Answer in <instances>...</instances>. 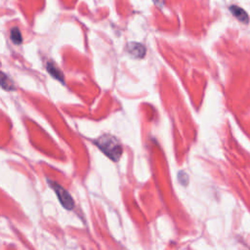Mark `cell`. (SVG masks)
Here are the masks:
<instances>
[{
	"instance_id": "1",
	"label": "cell",
	"mask_w": 250,
	"mask_h": 250,
	"mask_svg": "<svg viewBox=\"0 0 250 250\" xmlns=\"http://www.w3.org/2000/svg\"><path fill=\"white\" fill-rule=\"evenodd\" d=\"M96 145L103 152L113 161H117L122 154V147L112 136H103L96 141Z\"/></svg>"
},
{
	"instance_id": "2",
	"label": "cell",
	"mask_w": 250,
	"mask_h": 250,
	"mask_svg": "<svg viewBox=\"0 0 250 250\" xmlns=\"http://www.w3.org/2000/svg\"><path fill=\"white\" fill-rule=\"evenodd\" d=\"M48 183L51 186V188L54 189V191L56 192L61 204L65 209L71 210L74 206V201H73L72 197L70 196V194L68 193V191L56 182H52L51 180H48Z\"/></svg>"
},
{
	"instance_id": "3",
	"label": "cell",
	"mask_w": 250,
	"mask_h": 250,
	"mask_svg": "<svg viewBox=\"0 0 250 250\" xmlns=\"http://www.w3.org/2000/svg\"><path fill=\"white\" fill-rule=\"evenodd\" d=\"M230 11L232 13V15L238 19L240 21H243V22H247L248 21V15L246 14V12L241 9L240 7H237V6H231L230 7Z\"/></svg>"
},
{
	"instance_id": "4",
	"label": "cell",
	"mask_w": 250,
	"mask_h": 250,
	"mask_svg": "<svg viewBox=\"0 0 250 250\" xmlns=\"http://www.w3.org/2000/svg\"><path fill=\"white\" fill-rule=\"evenodd\" d=\"M128 51L135 57H143L145 55V47L139 43H132L128 46Z\"/></svg>"
},
{
	"instance_id": "5",
	"label": "cell",
	"mask_w": 250,
	"mask_h": 250,
	"mask_svg": "<svg viewBox=\"0 0 250 250\" xmlns=\"http://www.w3.org/2000/svg\"><path fill=\"white\" fill-rule=\"evenodd\" d=\"M11 39H12L13 42L16 43V44H19V43L21 42V32H20V30H19L17 27L12 29V31H11Z\"/></svg>"
},
{
	"instance_id": "6",
	"label": "cell",
	"mask_w": 250,
	"mask_h": 250,
	"mask_svg": "<svg viewBox=\"0 0 250 250\" xmlns=\"http://www.w3.org/2000/svg\"><path fill=\"white\" fill-rule=\"evenodd\" d=\"M154 1H155V2H158V1H159V0H154Z\"/></svg>"
}]
</instances>
